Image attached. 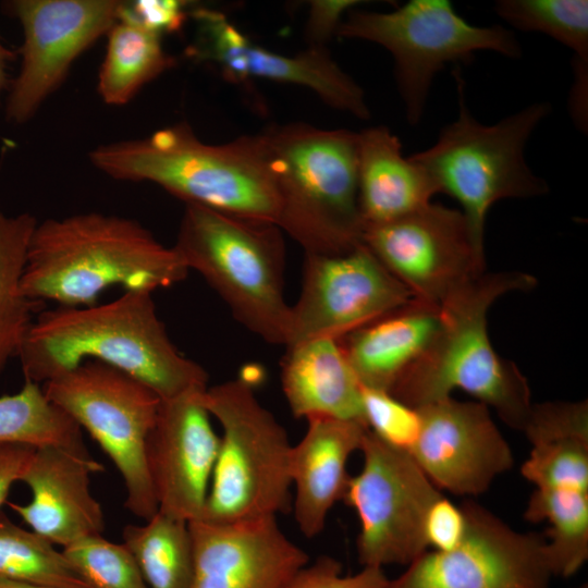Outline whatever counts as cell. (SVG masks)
Returning <instances> with one entry per match:
<instances>
[{
    "label": "cell",
    "mask_w": 588,
    "mask_h": 588,
    "mask_svg": "<svg viewBox=\"0 0 588 588\" xmlns=\"http://www.w3.org/2000/svg\"><path fill=\"white\" fill-rule=\"evenodd\" d=\"M16 358L24 379L40 385L95 360L132 376L161 400L208 388V373L179 352L152 293L145 291H124L103 304L40 311Z\"/></svg>",
    "instance_id": "cell-1"
},
{
    "label": "cell",
    "mask_w": 588,
    "mask_h": 588,
    "mask_svg": "<svg viewBox=\"0 0 588 588\" xmlns=\"http://www.w3.org/2000/svg\"><path fill=\"white\" fill-rule=\"evenodd\" d=\"M194 556L192 588H290L308 554L277 517L218 524L188 523Z\"/></svg>",
    "instance_id": "cell-19"
},
{
    "label": "cell",
    "mask_w": 588,
    "mask_h": 588,
    "mask_svg": "<svg viewBox=\"0 0 588 588\" xmlns=\"http://www.w3.org/2000/svg\"><path fill=\"white\" fill-rule=\"evenodd\" d=\"M357 177L364 228L405 217L438 194L427 172L403 155L397 136L384 125L357 133Z\"/></svg>",
    "instance_id": "cell-23"
},
{
    "label": "cell",
    "mask_w": 588,
    "mask_h": 588,
    "mask_svg": "<svg viewBox=\"0 0 588 588\" xmlns=\"http://www.w3.org/2000/svg\"><path fill=\"white\" fill-rule=\"evenodd\" d=\"M107 36L98 93L108 105L127 103L144 85L175 64L163 50L161 35L128 17L122 9Z\"/></svg>",
    "instance_id": "cell-26"
},
{
    "label": "cell",
    "mask_w": 588,
    "mask_h": 588,
    "mask_svg": "<svg viewBox=\"0 0 588 588\" xmlns=\"http://www.w3.org/2000/svg\"><path fill=\"white\" fill-rule=\"evenodd\" d=\"M285 348L281 384L294 417H330L366 426L362 384L338 340L315 339Z\"/></svg>",
    "instance_id": "cell-24"
},
{
    "label": "cell",
    "mask_w": 588,
    "mask_h": 588,
    "mask_svg": "<svg viewBox=\"0 0 588 588\" xmlns=\"http://www.w3.org/2000/svg\"><path fill=\"white\" fill-rule=\"evenodd\" d=\"M46 396L98 443L120 473L125 507L147 520L158 512L146 444L161 399L109 365L88 360L42 385Z\"/></svg>",
    "instance_id": "cell-10"
},
{
    "label": "cell",
    "mask_w": 588,
    "mask_h": 588,
    "mask_svg": "<svg viewBox=\"0 0 588 588\" xmlns=\"http://www.w3.org/2000/svg\"><path fill=\"white\" fill-rule=\"evenodd\" d=\"M62 551L89 588H148L126 546L88 536Z\"/></svg>",
    "instance_id": "cell-33"
},
{
    "label": "cell",
    "mask_w": 588,
    "mask_h": 588,
    "mask_svg": "<svg viewBox=\"0 0 588 588\" xmlns=\"http://www.w3.org/2000/svg\"><path fill=\"white\" fill-rule=\"evenodd\" d=\"M413 298L363 243L338 255L305 254L302 291L290 308L284 346L339 340Z\"/></svg>",
    "instance_id": "cell-13"
},
{
    "label": "cell",
    "mask_w": 588,
    "mask_h": 588,
    "mask_svg": "<svg viewBox=\"0 0 588 588\" xmlns=\"http://www.w3.org/2000/svg\"><path fill=\"white\" fill-rule=\"evenodd\" d=\"M206 389L161 400L146 444L158 511L187 523L203 515L220 444L201 402Z\"/></svg>",
    "instance_id": "cell-18"
},
{
    "label": "cell",
    "mask_w": 588,
    "mask_h": 588,
    "mask_svg": "<svg viewBox=\"0 0 588 588\" xmlns=\"http://www.w3.org/2000/svg\"><path fill=\"white\" fill-rule=\"evenodd\" d=\"M117 0H15L8 4L24 32L21 70L11 83L7 118L29 120L62 83L74 60L119 20Z\"/></svg>",
    "instance_id": "cell-15"
},
{
    "label": "cell",
    "mask_w": 588,
    "mask_h": 588,
    "mask_svg": "<svg viewBox=\"0 0 588 588\" xmlns=\"http://www.w3.org/2000/svg\"><path fill=\"white\" fill-rule=\"evenodd\" d=\"M463 507V540L448 551L427 550L385 588H550L544 537L516 530L477 503Z\"/></svg>",
    "instance_id": "cell-12"
},
{
    "label": "cell",
    "mask_w": 588,
    "mask_h": 588,
    "mask_svg": "<svg viewBox=\"0 0 588 588\" xmlns=\"http://www.w3.org/2000/svg\"><path fill=\"white\" fill-rule=\"evenodd\" d=\"M102 470L87 449L36 448L20 480L30 501L7 503L32 530L64 548L105 529L101 504L90 491L91 476Z\"/></svg>",
    "instance_id": "cell-20"
},
{
    "label": "cell",
    "mask_w": 588,
    "mask_h": 588,
    "mask_svg": "<svg viewBox=\"0 0 588 588\" xmlns=\"http://www.w3.org/2000/svg\"><path fill=\"white\" fill-rule=\"evenodd\" d=\"M458 97L456 119L445 125L437 142L411 158L462 207L473 243L485 257V225L492 206L507 198H531L549 191L525 158L527 142L551 111L535 102L492 125L477 121L465 101V83L455 72Z\"/></svg>",
    "instance_id": "cell-6"
},
{
    "label": "cell",
    "mask_w": 588,
    "mask_h": 588,
    "mask_svg": "<svg viewBox=\"0 0 588 588\" xmlns=\"http://www.w3.org/2000/svg\"><path fill=\"white\" fill-rule=\"evenodd\" d=\"M0 588H41L17 581L0 579Z\"/></svg>",
    "instance_id": "cell-41"
},
{
    "label": "cell",
    "mask_w": 588,
    "mask_h": 588,
    "mask_svg": "<svg viewBox=\"0 0 588 588\" xmlns=\"http://www.w3.org/2000/svg\"><path fill=\"white\" fill-rule=\"evenodd\" d=\"M417 408L421 426L408 453L440 491L479 495L512 468V450L482 403L450 396Z\"/></svg>",
    "instance_id": "cell-17"
},
{
    "label": "cell",
    "mask_w": 588,
    "mask_h": 588,
    "mask_svg": "<svg viewBox=\"0 0 588 588\" xmlns=\"http://www.w3.org/2000/svg\"><path fill=\"white\" fill-rule=\"evenodd\" d=\"M530 452L522 476L537 489L588 491L587 401L534 404L522 430Z\"/></svg>",
    "instance_id": "cell-25"
},
{
    "label": "cell",
    "mask_w": 588,
    "mask_h": 588,
    "mask_svg": "<svg viewBox=\"0 0 588 588\" xmlns=\"http://www.w3.org/2000/svg\"><path fill=\"white\" fill-rule=\"evenodd\" d=\"M0 442L87 449L79 426L49 401L40 384L26 380L16 393L0 396Z\"/></svg>",
    "instance_id": "cell-31"
},
{
    "label": "cell",
    "mask_w": 588,
    "mask_h": 588,
    "mask_svg": "<svg viewBox=\"0 0 588 588\" xmlns=\"http://www.w3.org/2000/svg\"><path fill=\"white\" fill-rule=\"evenodd\" d=\"M123 543L148 588H192L194 556L188 523L157 512L144 525H127Z\"/></svg>",
    "instance_id": "cell-28"
},
{
    "label": "cell",
    "mask_w": 588,
    "mask_h": 588,
    "mask_svg": "<svg viewBox=\"0 0 588 588\" xmlns=\"http://www.w3.org/2000/svg\"><path fill=\"white\" fill-rule=\"evenodd\" d=\"M441 326L439 305L413 298L338 341L362 387L390 392L426 355Z\"/></svg>",
    "instance_id": "cell-22"
},
{
    "label": "cell",
    "mask_w": 588,
    "mask_h": 588,
    "mask_svg": "<svg viewBox=\"0 0 588 588\" xmlns=\"http://www.w3.org/2000/svg\"><path fill=\"white\" fill-rule=\"evenodd\" d=\"M524 516L549 525L546 552L554 577L574 576L588 560V491L537 489Z\"/></svg>",
    "instance_id": "cell-29"
},
{
    "label": "cell",
    "mask_w": 588,
    "mask_h": 588,
    "mask_svg": "<svg viewBox=\"0 0 588 588\" xmlns=\"http://www.w3.org/2000/svg\"><path fill=\"white\" fill-rule=\"evenodd\" d=\"M54 546L0 512V579L41 588H89Z\"/></svg>",
    "instance_id": "cell-32"
},
{
    "label": "cell",
    "mask_w": 588,
    "mask_h": 588,
    "mask_svg": "<svg viewBox=\"0 0 588 588\" xmlns=\"http://www.w3.org/2000/svg\"><path fill=\"white\" fill-rule=\"evenodd\" d=\"M201 402L221 428L203 515L218 524L277 517L291 500L292 444L284 427L236 378L208 387Z\"/></svg>",
    "instance_id": "cell-8"
},
{
    "label": "cell",
    "mask_w": 588,
    "mask_h": 588,
    "mask_svg": "<svg viewBox=\"0 0 588 588\" xmlns=\"http://www.w3.org/2000/svg\"><path fill=\"white\" fill-rule=\"evenodd\" d=\"M173 247L235 320L284 346L291 306L283 296L285 247L279 226L185 204Z\"/></svg>",
    "instance_id": "cell-7"
},
{
    "label": "cell",
    "mask_w": 588,
    "mask_h": 588,
    "mask_svg": "<svg viewBox=\"0 0 588 588\" xmlns=\"http://www.w3.org/2000/svg\"><path fill=\"white\" fill-rule=\"evenodd\" d=\"M264 134L280 198L277 226L305 254L338 255L362 244L357 133L293 123Z\"/></svg>",
    "instance_id": "cell-5"
},
{
    "label": "cell",
    "mask_w": 588,
    "mask_h": 588,
    "mask_svg": "<svg viewBox=\"0 0 588 588\" xmlns=\"http://www.w3.org/2000/svg\"><path fill=\"white\" fill-rule=\"evenodd\" d=\"M576 588H588V585H587V584H583V585H580V586H578V587H576Z\"/></svg>",
    "instance_id": "cell-42"
},
{
    "label": "cell",
    "mask_w": 588,
    "mask_h": 588,
    "mask_svg": "<svg viewBox=\"0 0 588 588\" xmlns=\"http://www.w3.org/2000/svg\"><path fill=\"white\" fill-rule=\"evenodd\" d=\"M467 527L463 505H456L440 494L429 506L425 522L424 536L428 550L448 551L455 548L464 538Z\"/></svg>",
    "instance_id": "cell-36"
},
{
    "label": "cell",
    "mask_w": 588,
    "mask_h": 588,
    "mask_svg": "<svg viewBox=\"0 0 588 588\" xmlns=\"http://www.w3.org/2000/svg\"><path fill=\"white\" fill-rule=\"evenodd\" d=\"M188 269L174 247L133 219L100 212L37 222L22 277L34 302L82 307L108 289L152 293L183 281Z\"/></svg>",
    "instance_id": "cell-2"
},
{
    "label": "cell",
    "mask_w": 588,
    "mask_h": 588,
    "mask_svg": "<svg viewBox=\"0 0 588 588\" xmlns=\"http://www.w3.org/2000/svg\"><path fill=\"white\" fill-rule=\"evenodd\" d=\"M189 13L196 36L187 49L188 57L213 65L224 78L235 83L261 78L298 85L336 110L362 120L369 118L364 90L326 47H308L295 56L281 54L256 45L219 11L196 8Z\"/></svg>",
    "instance_id": "cell-16"
},
{
    "label": "cell",
    "mask_w": 588,
    "mask_h": 588,
    "mask_svg": "<svg viewBox=\"0 0 588 588\" xmlns=\"http://www.w3.org/2000/svg\"><path fill=\"white\" fill-rule=\"evenodd\" d=\"M388 580L383 568L377 567L345 575L338 560L321 555L299 571L290 588H385Z\"/></svg>",
    "instance_id": "cell-35"
},
{
    "label": "cell",
    "mask_w": 588,
    "mask_h": 588,
    "mask_svg": "<svg viewBox=\"0 0 588 588\" xmlns=\"http://www.w3.org/2000/svg\"><path fill=\"white\" fill-rule=\"evenodd\" d=\"M536 283L524 272H483L449 294L439 305L442 326L436 341L390 393L417 408L462 390L522 431L534 405L530 388L517 366L493 348L488 311L499 297Z\"/></svg>",
    "instance_id": "cell-4"
},
{
    "label": "cell",
    "mask_w": 588,
    "mask_h": 588,
    "mask_svg": "<svg viewBox=\"0 0 588 588\" xmlns=\"http://www.w3.org/2000/svg\"><path fill=\"white\" fill-rule=\"evenodd\" d=\"M367 427L330 417L307 419L301 441L292 445L290 477L295 489L293 511L299 531L318 536L350 479L347 464L359 451Z\"/></svg>",
    "instance_id": "cell-21"
},
{
    "label": "cell",
    "mask_w": 588,
    "mask_h": 588,
    "mask_svg": "<svg viewBox=\"0 0 588 588\" xmlns=\"http://www.w3.org/2000/svg\"><path fill=\"white\" fill-rule=\"evenodd\" d=\"M89 156L115 180L151 182L185 204L277 225L280 198L264 133L210 145L179 123Z\"/></svg>",
    "instance_id": "cell-3"
},
{
    "label": "cell",
    "mask_w": 588,
    "mask_h": 588,
    "mask_svg": "<svg viewBox=\"0 0 588 588\" xmlns=\"http://www.w3.org/2000/svg\"><path fill=\"white\" fill-rule=\"evenodd\" d=\"M359 452L362 468L350 476L342 499L359 520L358 561L363 567L406 566L428 550L424 522L442 493L409 453L368 429Z\"/></svg>",
    "instance_id": "cell-11"
},
{
    "label": "cell",
    "mask_w": 588,
    "mask_h": 588,
    "mask_svg": "<svg viewBox=\"0 0 588 588\" xmlns=\"http://www.w3.org/2000/svg\"><path fill=\"white\" fill-rule=\"evenodd\" d=\"M362 242L415 299L436 305L485 272L463 212L432 201L364 228Z\"/></svg>",
    "instance_id": "cell-14"
},
{
    "label": "cell",
    "mask_w": 588,
    "mask_h": 588,
    "mask_svg": "<svg viewBox=\"0 0 588 588\" xmlns=\"http://www.w3.org/2000/svg\"><path fill=\"white\" fill-rule=\"evenodd\" d=\"M494 10L512 27L544 34L571 49L575 57L571 91L579 96L587 94V0H499Z\"/></svg>",
    "instance_id": "cell-30"
},
{
    "label": "cell",
    "mask_w": 588,
    "mask_h": 588,
    "mask_svg": "<svg viewBox=\"0 0 588 588\" xmlns=\"http://www.w3.org/2000/svg\"><path fill=\"white\" fill-rule=\"evenodd\" d=\"M186 4L181 1L142 0L123 2L122 12L143 26L162 35L179 30L187 17Z\"/></svg>",
    "instance_id": "cell-38"
},
{
    "label": "cell",
    "mask_w": 588,
    "mask_h": 588,
    "mask_svg": "<svg viewBox=\"0 0 588 588\" xmlns=\"http://www.w3.org/2000/svg\"><path fill=\"white\" fill-rule=\"evenodd\" d=\"M336 36L375 42L394 60V75L406 119L417 125L436 75L448 64L469 61L478 51L519 58L515 35L501 25L467 22L448 0H411L390 12L351 10Z\"/></svg>",
    "instance_id": "cell-9"
},
{
    "label": "cell",
    "mask_w": 588,
    "mask_h": 588,
    "mask_svg": "<svg viewBox=\"0 0 588 588\" xmlns=\"http://www.w3.org/2000/svg\"><path fill=\"white\" fill-rule=\"evenodd\" d=\"M35 449L21 442H0V507L8 502L13 485L21 480Z\"/></svg>",
    "instance_id": "cell-39"
},
{
    "label": "cell",
    "mask_w": 588,
    "mask_h": 588,
    "mask_svg": "<svg viewBox=\"0 0 588 588\" xmlns=\"http://www.w3.org/2000/svg\"><path fill=\"white\" fill-rule=\"evenodd\" d=\"M362 403L367 429L390 446L408 453L420 431L419 409L388 391L364 387Z\"/></svg>",
    "instance_id": "cell-34"
},
{
    "label": "cell",
    "mask_w": 588,
    "mask_h": 588,
    "mask_svg": "<svg viewBox=\"0 0 588 588\" xmlns=\"http://www.w3.org/2000/svg\"><path fill=\"white\" fill-rule=\"evenodd\" d=\"M37 224L29 213L8 216L0 208V376L17 356L38 308L22 289L32 234Z\"/></svg>",
    "instance_id": "cell-27"
},
{
    "label": "cell",
    "mask_w": 588,
    "mask_h": 588,
    "mask_svg": "<svg viewBox=\"0 0 588 588\" xmlns=\"http://www.w3.org/2000/svg\"><path fill=\"white\" fill-rule=\"evenodd\" d=\"M15 56L16 53L10 50L0 38V91L9 85L7 70Z\"/></svg>",
    "instance_id": "cell-40"
},
{
    "label": "cell",
    "mask_w": 588,
    "mask_h": 588,
    "mask_svg": "<svg viewBox=\"0 0 588 588\" xmlns=\"http://www.w3.org/2000/svg\"><path fill=\"white\" fill-rule=\"evenodd\" d=\"M356 0L310 1L305 25V36L309 47H326L346 14L358 5Z\"/></svg>",
    "instance_id": "cell-37"
}]
</instances>
